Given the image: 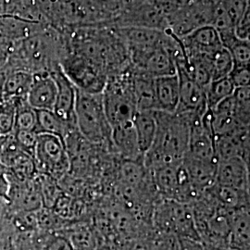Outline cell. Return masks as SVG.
I'll list each match as a JSON object with an SVG mask.
<instances>
[{
  "instance_id": "6da1fadb",
  "label": "cell",
  "mask_w": 250,
  "mask_h": 250,
  "mask_svg": "<svg viewBox=\"0 0 250 250\" xmlns=\"http://www.w3.org/2000/svg\"><path fill=\"white\" fill-rule=\"evenodd\" d=\"M155 115L157 120L155 139L143 158L144 165L148 170L184 160L188 150L191 122L197 114L166 113L156 110Z\"/></svg>"
},
{
  "instance_id": "7a4b0ae2",
  "label": "cell",
  "mask_w": 250,
  "mask_h": 250,
  "mask_svg": "<svg viewBox=\"0 0 250 250\" xmlns=\"http://www.w3.org/2000/svg\"><path fill=\"white\" fill-rule=\"evenodd\" d=\"M75 125L79 134L91 144L111 146V126L105 112L102 93L76 88Z\"/></svg>"
},
{
  "instance_id": "3957f363",
  "label": "cell",
  "mask_w": 250,
  "mask_h": 250,
  "mask_svg": "<svg viewBox=\"0 0 250 250\" xmlns=\"http://www.w3.org/2000/svg\"><path fill=\"white\" fill-rule=\"evenodd\" d=\"M132 66L109 75L102 92L103 104L111 128L131 123L137 112L132 84Z\"/></svg>"
},
{
  "instance_id": "277c9868",
  "label": "cell",
  "mask_w": 250,
  "mask_h": 250,
  "mask_svg": "<svg viewBox=\"0 0 250 250\" xmlns=\"http://www.w3.org/2000/svg\"><path fill=\"white\" fill-rule=\"evenodd\" d=\"M38 173L59 180L71 169V158L65 141L58 135L38 134L34 150Z\"/></svg>"
},
{
  "instance_id": "5b68a950",
  "label": "cell",
  "mask_w": 250,
  "mask_h": 250,
  "mask_svg": "<svg viewBox=\"0 0 250 250\" xmlns=\"http://www.w3.org/2000/svg\"><path fill=\"white\" fill-rule=\"evenodd\" d=\"M179 81V105L175 112L204 114L208 107L205 89L193 80L186 70L175 63Z\"/></svg>"
},
{
  "instance_id": "8992f818",
  "label": "cell",
  "mask_w": 250,
  "mask_h": 250,
  "mask_svg": "<svg viewBox=\"0 0 250 250\" xmlns=\"http://www.w3.org/2000/svg\"><path fill=\"white\" fill-rule=\"evenodd\" d=\"M215 157L218 161L242 158L250 164V128H239L215 137Z\"/></svg>"
},
{
  "instance_id": "52a82bcc",
  "label": "cell",
  "mask_w": 250,
  "mask_h": 250,
  "mask_svg": "<svg viewBox=\"0 0 250 250\" xmlns=\"http://www.w3.org/2000/svg\"><path fill=\"white\" fill-rule=\"evenodd\" d=\"M57 84V99L54 113L69 125H75L74 108L76 101V87L63 72L61 65L50 72Z\"/></svg>"
},
{
  "instance_id": "ba28073f",
  "label": "cell",
  "mask_w": 250,
  "mask_h": 250,
  "mask_svg": "<svg viewBox=\"0 0 250 250\" xmlns=\"http://www.w3.org/2000/svg\"><path fill=\"white\" fill-rule=\"evenodd\" d=\"M215 185L250 191V164L242 158L218 161Z\"/></svg>"
},
{
  "instance_id": "9c48e42d",
  "label": "cell",
  "mask_w": 250,
  "mask_h": 250,
  "mask_svg": "<svg viewBox=\"0 0 250 250\" xmlns=\"http://www.w3.org/2000/svg\"><path fill=\"white\" fill-rule=\"evenodd\" d=\"M57 91V84L50 72H36L33 74L27 94V103L36 110H53Z\"/></svg>"
},
{
  "instance_id": "30bf717a",
  "label": "cell",
  "mask_w": 250,
  "mask_h": 250,
  "mask_svg": "<svg viewBox=\"0 0 250 250\" xmlns=\"http://www.w3.org/2000/svg\"><path fill=\"white\" fill-rule=\"evenodd\" d=\"M9 201L14 209L33 212L41 209L43 200L37 178L27 181H10Z\"/></svg>"
},
{
  "instance_id": "8fae6325",
  "label": "cell",
  "mask_w": 250,
  "mask_h": 250,
  "mask_svg": "<svg viewBox=\"0 0 250 250\" xmlns=\"http://www.w3.org/2000/svg\"><path fill=\"white\" fill-rule=\"evenodd\" d=\"M180 40L186 55H211L223 47L220 36L212 25L199 27Z\"/></svg>"
},
{
  "instance_id": "7c38bea8",
  "label": "cell",
  "mask_w": 250,
  "mask_h": 250,
  "mask_svg": "<svg viewBox=\"0 0 250 250\" xmlns=\"http://www.w3.org/2000/svg\"><path fill=\"white\" fill-rule=\"evenodd\" d=\"M192 186L203 193L215 184L217 161H204L186 155L182 161Z\"/></svg>"
},
{
  "instance_id": "4fadbf2b",
  "label": "cell",
  "mask_w": 250,
  "mask_h": 250,
  "mask_svg": "<svg viewBox=\"0 0 250 250\" xmlns=\"http://www.w3.org/2000/svg\"><path fill=\"white\" fill-rule=\"evenodd\" d=\"M111 146L125 161H143L133 122L111 128Z\"/></svg>"
},
{
  "instance_id": "5bb4252c",
  "label": "cell",
  "mask_w": 250,
  "mask_h": 250,
  "mask_svg": "<svg viewBox=\"0 0 250 250\" xmlns=\"http://www.w3.org/2000/svg\"><path fill=\"white\" fill-rule=\"evenodd\" d=\"M229 224V248L234 250H250V208H240L230 210Z\"/></svg>"
},
{
  "instance_id": "9a60e30c",
  "label": "cell",
  "mask_w": 250,
  "mask_h": 250,
  "mask_svg": "<svg viewBox=\"0 0 250 250\" xmlns=\"http://www.w3.org/2000/svg\"><path fill=\"white\" fill-rule=\"evenodd\" d=\"M155 98L157 111L174 113L179 105V81L177 74L155 78Z\"/></svg>"
},
{
  "instance_id": "2e32d148",
  "label": "cell",
  "mask_w": 250,
  "mask_h": 250,
  "mask_svg": "<svg viewBox=\"0 0 250 250\" xmlns=\"http://www.w3.org/2000/svg\"><path fill=\"white\" fill-rule=\"evenodd\" d=\"M132 84L137 111L157 110L154 78L135 71L132 66Z\"/></svg>"
},
{
  "instance_id": "e0dca14e",
  "label": "cell",
  "mask_w": 250,
  "mask_h": 250,
  "mask_svg": "<svg viewBox=\"0 0 250 250\" xmlns=\"http://www.w3.org/2000/svg\"><path fill=\"white\" fill-rule=\"evenodd\" d=\"M133 125L140 151L144 156L150 148L157 132V120L155 111H137L134 115Z\"/></svg>"
},
{
  "instance_id": "ac0fdd59",
  "label": "cell",
  "mask_w": 250,
  "mask_h": 250,
  "mask_svg": "<svg viewBox=\"0 0 250 250\" xmlns=\"http://www.w3.org/2000/svg\"><path fill=\"white\" fill-rule=\"evenodd\" d=\"M37 134H50L62 137L65 141L68 134L77 129L76 125L63 122L54 113L53 110H36Z\"/></svg>"
},
{
  "instance_id": "d6986e66",
  "label": "cell",
  "mask_w": 250,
  "mask_h": 250,
  "mask_svg": "<svg viewBox=\"0 0 250 250\" xmlns=\"http://www.w3.org/2000/svg\"><path fill=\"white\" fill-rule=\"evenodd\" d=\"M234 89L235 87L233 86L229 76L211 81L205 89L208 108L211 109L224 99L230 98L233 94Z\"/></svg>"
},
{
  "instance_id": "ffe728a7",
  "label": "cell",
  "mask_w": 250,
  "mask_h": 250,
  "mask_svg": "<svg viewBox=\"0 0 250 250\" xmlns=\"http://www.w3.org/2000/svg\"><path fill=\"white\" fill-rule=\"evenodd\" d=\"M36 178L40 188L43 207L45 208H53L58 199L62 195L61 188L57 184L58 180L43 173H38Z\"/></svg>"
},
{
  "instance_id": "44dd1931",
  "label": "cell",
  "mask_w": 250,
  "mask_h": 250,
  "mask_svg": "<svg viewBox=\"0 0 250 250\" xmlns=\"http://www.w3.org/2000/svg\"><path fill=\"white\" fill-rule=\"evenodd\" d=\"M232 56L229 50L224 46L218 49L210 58L211 81L229 76L230 72H232Z\"/></svg>"
},
{
  "instance_id": "7402d4cb",
  "label": "cell",
  "mask_w": 250,
  "mask_h": 250,
  "mask_svg": "<svg viewBox=\"0 0 250 250\" xmlns=\"http://www.w3.org/2000/svg\"><path fill=\"white\" fill-rule=\"evenodd\" d=\"M36 110L30 107L26 99H19L15 119L14 131H35L36 132ZM37 133V132H36Z\"/></svg>"
},
{
  "instance_id": "603a6c76",
  "label": "cell",
  "mask_w": 250,
  "mask_h": 250,
  "mask_svg": "<svg viewBox=\"0 0 250 250\" xmlns=\"http://www.w3.org/2000/svg\"><path fill=\"white\" fill-rule=\"evenodd\" d=\"M234 111L238 123L242 126L250 127V89L248 87L235 88L232 94Z\"/></svg>"
},
{
  "instance_id": "cb8c5ba5",
  "label": "cell",
  "mask_w": 250,
  "mask_h": 250,
  "mask_svg": "<svg viewBox=\"0 0 250 250\" xmlns=\"http://www.w3.org/2000/svg\"><path fill=\"white\" fill-rule=\"evenodd\" d=\"M19 99H3L0 101V136L13 133Z\"/></svg>"
},
{
  "instance_id": "d4e9b609",
  "label": "cell",
  "mask_w": 250,
  "mask_h": 250,
  "mask_svg": "<svg viewBox=\"0 0 250 250\" xmlns=\"http://www.w3.org/2000/svg\"><path fill=\"white\" fill-rule=\"evenodd\" d=\"M227 49L232 56V67H250V40H242L238 38Z\"/></svg>"
},
{
  "instance_id": "484cf974",
  "label": "cell",
  "mask_w": 250,
  "mask_h": 250,
  "mask_svg": "<svg viewBox=\"0 0 250 250\" xmlns=\"http://www.w3.org/2000/svg\"><path fill=\"white\" fill-rule=\"evenodd\" d=\"M229 78L235 88L250 86V67H232Z\"/></svg>"
},
{
  "instance_id": "4316f807",
  "label": "cell",
  "mask_w": 250,
  "mask_h": 250,
  "mask_svg": "<svg viewBox=\"0 0 250 250\" xmlns=\"http://www.w3.org/2000/svg\"><path fill=\"white\" fill-rule=\"evenodd\" d=\"M45 250H77L66 235H54L45 243Z\"/></svg>"
},
{
  "instance_id": "83f0119b",
  "label": "cell",
  "mask_w": 250,
  "mask_h": 250,
  "mask_svg": "<svg viewBox=\"0 0 250 250\" xmlns=\"http://www.w3.org/2000/svg\"><path fill=\"white\" fill-rule=\"evenodd\" d=\"M9 189L10 182L5 169L0 165V199L9 200Z\"/></svg>"
},
{
  "instance_id": "f1b7e54d",
  "label": "cell",
  "mask_w": 250,
  "mask_h": 250,
  "mask_svg": "<svg viewBox=\"0 0 250 250\" xmlns=\"http://www.w3.org/2000/svg\"><path fill=\"white\" fill-rule=\"evenodd\" d=\"M180 250H205L200 240L192 238H178Z\"/></svg>"
},
{
  "instance_id": "f546056e",
  "label": "cell",
  "mask_w": 250,
  "mask_h": 250,
  "mask_svg": "<svg viewBox=\"0 0 250 250\" xmlns=\"http://www.w3.org/2000/svg\"><path fill=\"white\" fill-rule=\"evenodd\" d=\"M14 42H0V72L6 67Z\"/></svg>"
},
{
  "instance_id": "4dcf8cb0",
  "label": "cell",
  "mask_w": 250,
  "mask_h": 250,
  "mask_svg": "<svg viewBox=\"0 0 250 250\" xmlns=\"http://www.w3.org/2000/svg\"><path fill=\"white\" fill-rule=\"evenodd\" d=\"M97 250H116L113 247H110V246H107V245H104V246H101L100 248H99Z\"/></svg>"
},
{
  "instance_id": "1f68e13d",
  "label": "cell",
  "mask_w": 250,
  "mask_h": 250,
  "mask_svg": "<svg viewBox=\"0 0 250 250\" xmlns=\"http://www.w3.org/2000/svg\"><path fill=\"white\" fill-rule=\"evenodd\" d=\"M204 249L205 250H224V249H217V248H209V247H204Z\"/></svg>"
}]
</instances>
